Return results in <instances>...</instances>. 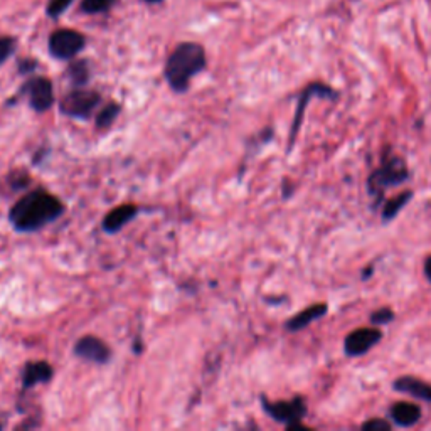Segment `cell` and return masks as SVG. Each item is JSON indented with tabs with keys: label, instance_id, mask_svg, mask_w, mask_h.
Instances as JSON below:
<instances>
[{
	"label": "cell",
	"instance_id": "23",
	"mask_svg": "<svg viewBox=\"0 0 431 431\" xmlns=\"http://www.w3.org/2000/svg\"><path fill=\"white\" fill-rule=\"evenodd\" d=\"M392 319H395V313H392L389 308H383V310H377L376 313H372V317H370V322L377 324V325H383V324L391 322Z\"/></svg>",
	"mask_w": 431,
	"mask_h": 431
},
{
	"label": "cell",
	"instance_id": "12",
	"mask_svg": "<svg viewBox=\"0 0 431 431\" xmlns=\"http://www.w3.org/2000/svg\"><path fill=\"white\" fill-rule=\"evenodd\" d=\"M395 388L401 392H408V395L416 396L419 399L431 401V384L423 383V381L414 379V377H399L395 383Z\"/></svg>",
	"mask_w": 431,
	"mask_h": 431
},
{
	"label": "cell",
	"instance_id": "13",
	"mask_svg": "<svg viewBox=\"0 0 431 431\" xmlns=\"http://www.w3.org/2000/svg\"><path fill=\"white\" fill-rule=\"evenodd\" d=\"M325 312H327V305H312V307L305 308L304 312H300L298 315H295L293 319H290L288 322H286V328L288 330H302V328H305L307 325H310L313 322V320L320 319V317L325 315Z\"/></svg>",
	"mask_w": 431,
	"mask_h": 431
},
{
	"label": "cell",
	"instance_id": "2",
	"mask_svg": "<svg viewBox=\"0 0 431 431\" xmlns=\"http://www.w3.org/2000/svg\"><path fill=\"white\" fill-rule=\"evenodd\" d=\"M206 52L196 43H184L176 48L165 64V79L177 93L187 92L191 79L206 67Z\"/></svg>",
	"mask_w": 431,
	"mask_h": 431
},
{
	"label": "cell",
	"instance_id": "21",
	"mask_svg": "<svg viewBox=\"0 0 431 431\" xmlns=\"http://www.w3.org/2000/svg\"><path fill=\"white\" fill-rule=\"evenodd\" d=\"M9 180L12 182V191H21V189H25L31 184L28 172H24V170H22V172L9 174Z\"/></svg>",
	"mask_w": 431,
	"mask_h": 431
},
{
	"label": "cell",
	"instance_id": "24",
	"mask_svg": "<svg viewBox=\"0 0 431 431\" xmlns=\"http://www.w3.org/2000/svg\"><path fill=\"white\" fill-rule=\"evenodd\" d=\"M391 425L384 419H370V421H366L362 425V430L364 431H389Z\"/></svg>",
	"mask_w": 431,
	"mask_h": 431
},
{
	"label": "cell",
	"instance_id": "8",
	"mask_svg": "<svg viewBox=\"0 0 431 431\" xmlns=\"http://www.w3.org/2000/svg\"><path fill=\"white\" fill-rule=\"evenodd\" d=\"M74 354L85 361L94 362V364H107L112 359V349L101 339L94 335H85L74 344Z\"/></svg>",
	"mask_w": 431,
	"mask_h": 431
},
{
	"label": "cell",
	"instance_id": "20",
	"mask_svg": "<svg viewBox=\"0 0 431 431\" xmlns=\"http://www.w3.org/2000/svg\"><path fill=\"white\" fill-rule=\"evenodd\" d=\"M16 51V39L14 37H0V66L10 58Z\"/></svg>",
	"mask_w": 431,
	"mask_h": 431
},
{
	"label": "cell",
	"instance_id": "3",
	"mask_svg": "<svg viewBox=\"0 0 431 431\" xmlns=\"http://www.w3.org/2000/svg\"><path fill=\"white\" fill-rule=\"evenodd\" d=\"M100 103V93L90 92V90H74L63 98L59 109L63 115L70 116V118L88 120Z\"/></svg>",
	"mask_w": 431,
	"mask_h": 431
},
{
	"label": "cell",
	"instance_id": "4",
	"mask_svg": "<svg viewBox=\"0 0 431 431\" xmlns=\"http://www.w3.org/2000/svg\"><path fill=\"white\" fill-rule=\"evenodd\" d=\"M21 94H25L29 105L36 113H44L54 105V88L51 79L32 78L22 86Z\"/></svg>",
	"mask_w": 431,
	"mask_h": 431
},
{
	"label": "cell",
	"instance_id": "16",
	"mask_svg": "<svg viewBox=\"0 0 431 431\" xmlns=\"http://www.w3.org/2000/svg\"><path fill=\"white\" fill-rule=\"evenodd\" d=\"M122 112V107L118 103H108L107 107L101 109L96 116V127L98 128H108L109 125L116 120V116Z\"/></svg>",
	"mask_w": 431,
	"mask_h": 431
},
{
	"label": "cell",
	"instance_id": "1",
	"mask_svg": "<svg viewBox=\"0 0 431 431\" xmlns=\"http://www.w3.org/2000/svg\"><path fill=\"white\" fill-rule=\"evenodd\" d=\"M61 199L52 196L44 189L28 192L10 207L9 221L21 233H34L46 228L51 222L58 221L64 213Z\"/></svg>",
	"mask_w": 431,
	"mask_h": 431
},
{
	"label": "cell",
	"instance_id": "14",
	"mask_svg": "<svg viewBox=\"0 0 431 431\" xmlns=\"http://www.w3.org/2000/svg\"><path fill=\"white\" fill-rule=\"evenodd\" d=\"M391 416L392 419H395V423H398L399 426H413L419 421L421 410H419L416 404L398 403L392 406Z\"/></svg>",
	"mask_w": 431,
	"mask_h": 431
},
{
	"label": "cell",
	"instance_id": "19",
	"mask_svg": "<svg viewBox=\"0 0 431 431\" xmlns=\"http://www.w3.org/2000/svg\"><path fill=\"white\" fill-rule=\"evenodd\" d=\"M113 0H83L81 9L88 14H100L109 9Z\"/></svg>",
	"mask_w": 431,
	"mask_h": 431
},
{
	"label": "cell",
	"instance_id": "25",
	"mask_svg": "<svg viewBox=\"0 0 431 431\" xmlns=\"http://www.w3.org/2000/svg\"><path fill=\"white\" fill-rule=\"evenodd\" d=\"M425 273H426V278L431 282V256L426 260V263H425Z\"/></svg>",
	"mask_w": 431,
	"mask_h": 431
},
{
	"label": "cell",
	"instance_id": "18",
	"mask_svg": "<svg viewBox=\"0 0 431 431\" xmlns=\"http://www.w3.org/2000/svg\"><path fill=\"white\" fill-rule=\"evenodd\" d=\"M411 196H413V194H411V192H404V194L398 196V198L389 200V202L386 204V207H384V213H383L384 219H392V218H395V216L398 214L404 206H406V202L411 199Z\"/></svg>",
	"mask_w": 431,
	"mask_h": 431
},
{
	"label": "cell",
	"instance_id": "6",
	"mask_svg": "<svg viewBox=\"0 0 431 431\" xmlns=\"http://www.w3.org/2000/svg\"><path fill=\"white\" fill-rule=\"evenodd\" d=\"M406 177V164L399 158H391V160L386 162L383 167L372 174V177L369 179V191L372 194H381L386 187L401 184Z\"/></svg>",
	"mask_w": 431,
	"mask_h": 431
},
{
	"label": "cell",
	"instance_id": "26",
	"mask_svg": "<svg viewBox=\"0 0 431 431\" xmlns=\"http://www.w3.org/2000/svg\"><path fill=\"white\" fill-rule=\"evenodd\" d=\"M147 2H158V0H147Z\"/></svg>",
	"mask_w": 431,
	"mask_h": 431
},
{
	"label": "cell",
	"instance_id": "15",
	"mask_svg": "<svg viewBox=\"0 0 431 431\" xmlns=\"http://www.w3.org/2000/svg\"><path fill=\"white\" fill-rule=\"evenodd\" d=\"M313 94H320V96H330V98L335 96V93L332 92L330 88H327V86H324V85H312V86H308L307 90H305V93L302 94L300 105H298V109H297V116H295V122H293L292 143H293V140H295V135H297V132H298V127H300L302 113H304L305 105H307V101L313 96Z\"/></svg>",
	"mask_w": 431,
	"mask_h": 431
},
{
	"label": "cell",
	"instance_id": "7",
	"mask_svg": "<svg viewBox=\"0 0 431 431\" xmlns=\"http://www.w3.org/2000/svg\"><path fill=\"white\" fill-rule=\"evenodd\" d=\"M263 408L268 414L277 421L285 423L286 426L298 423L302 416L305 414L307 408H305V401L302 398H295L292 401H278V403H270L264 398H262Z\"/></svg>",
	"mask_w": 431,
	"mask_h": 431
},
{
	"label": "cell",
	"instance_id": "11",
	"mask_svg": "<svg viewBox=\"0 0 431 431\" xmlns=\"http://www.w3.org/2000/svg\"><path fill=\"white\" fill-rule=\"evenodd\" d=\"M138 213V207L135 204H122V206L115 207L105 216L103 219V231L105 233H118L125 224L135 219Z\"/></svg>",
	"mask_w": 431,
	"mask_h": 431
},
{
	"label": "cell",
	"instance_id": "10",
	"mask_svg": "<svg viewBox=\"0 0 431 431\" xmlns=\"http://www.w3.org/2000/svg\"><path fill=\"white\" fill-rule=\"evenodd\" d=\"M52 374H54V370L46 361L28 362L24 366V370H22V388L29 389L37 384L49 383L52 379Z\"/></svg>",
	"mask_w": 431,
	"mask_h": 431
},
{
	"label": "cell",
	"instance_id": "22",
	"mask_svg": "<svg viewBox=\"0 0 431 431\" xmlns=\"http://www.w3.org/2000/svg\"><path fill=\"white\" fill-rule=\"evenodd\" d=\"M71 2H73V0H51L48 6V14L51 17L61 16L64 10L71 6Z\"/></svg>",
	"mask_w": 431,
	"mask_h": 431
},
{
	"label": "cell",
	"instance_id": "5",
	"mask_svg": "<svg viewBox=\"0 0 431 431\" xmlns=\"http://www.w3.org/2000/svg\"><path fill=\"white\" fill-rule=\"evenodd\" d=\"M86 39L81 34L71 29L56 31L49 39V51L58 59H73L85 48Z\"/></svg>",
	"mask_w": 431,
	"mask_h": 431
},
{
	"label": "cell",
	"instance_id": "9",
	"mask_svg": "<svg viewBox=\"0 0 431 431\" xmlns=\"http://www.w3.org/2000/svg\"><path fill=\"white\" fill-rule=\"evenodd\" d=\"M381 339V332L377 328H357L347 335L346 353L349 355H361L368 353L372 346H376Z\"/></svg>",
	"mask_w": 431,
	"mask_h": 431
},
{
	"label": "cell",
	"instance_id": "17",
	"mask_svg": "<svg viewBox=\"0 0 431 431\" xmlns=\"http://www.w3.org/2000/svg\"><path fill=\"white\" fill-rule=\"evenodd\" d=\"M67 74H70L71 81L74 83L76 86L85 85L90 78V70H88V63L86 61H78L73 63L67 70Z\"/></svg>",
	"mask_w": 431,
	"mask_h": 431
}]
</instances>
